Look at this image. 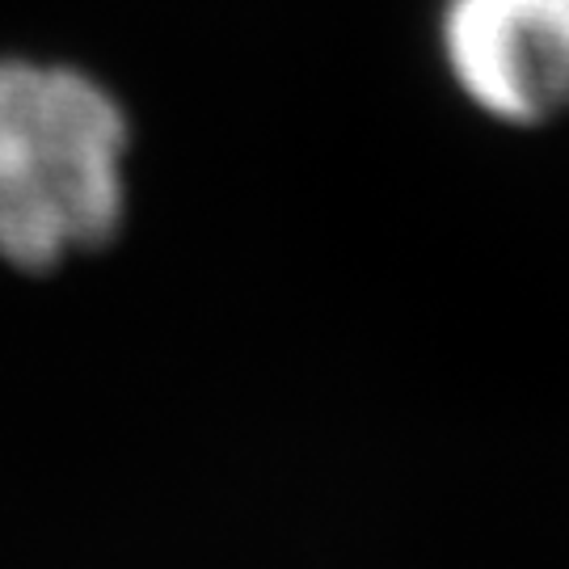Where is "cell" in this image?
I'll return each mask as SVG.
<instances>
[{
    "label": "cell",
    "instance_id": "1",
    "mask_svg": "<svg viewBox=\"0 0 569 569\" xmlns=\"http://www.w3.org/2000/svg\"><path fill=\"white\" fill-rule=\"evenodd\" d=\"M131 114L89 68L0 56V262L18 274L119 241L131 211Z\"/></svg>",
    "mask_w": 569,
    "mask_h": 569
},
{
    "label": "cell",
    "instance_id": "2",
    "mask_svg": "<svg viewBox=\"0 0 569 569\" xmlns=\"http://www.w3.org/2000/svg\"><path fill=\"white\" fill-rule=\"evenodd\" d=\"M435 47L481 119L528 131L569 114V0H439Z\"/></svg>",
    "mask_w": 569,
    "mask_h": 569
}]
</instances>
